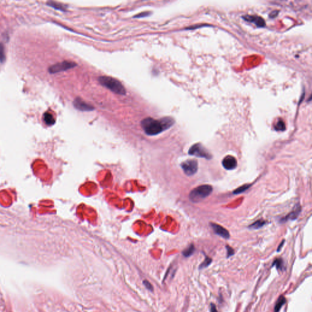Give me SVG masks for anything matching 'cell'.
Here are the masks:
<instances>
[{"mask_svg":"<svg viewBox=\"0 0 312 312\" xmlns=\"http://www.w3.org/2000/svg\"><path fill=\"white\" fill-rule=\"evenodd\" d=\"M76 66V64L73 62L70 61H64L60 63L55 64L51 66L49 69L48 72L51 74H54L57 73H59L64 71H66L68 69L72 68Z\"/></svg>","mask_w":312,"mask_h":312,"instance_id":"obj_6","label":"cell"},{"mask_svg":"<svg viewBox=\"0 0 312 312\" xmlns=\"http://www.w3.org/2000/svg\"><path fill=\"white\" fill-rule=\"evenodd\" d=\"M174 124V120L169 117H165L160 120L148 117L141 121V126L147 135H155L170 128Z\"/></svg>","mask_w":312,"mask_h":312,"instance_id":"obj_1","label":"cell"},{"mask_svg":"<svg viewBox=\"0 0 312 312\" xmlns=\"http://www.w3.org/2000/svg\"><path fill=\"white\" fill-rule=\"evenodd\" d=\"M284 243H285V240H283L282 241V242H281V243L279 245V246H278V248H277V252H279V251L281 250V249H282V246H283V245H284Z\"/></svg>","mask_w":312,"mask_h":312,"instance_id":"obj_26","label":"cell"},{"mask_svg":"<svg viewBox=\"0 0 312 312\" xmlns=\"http://www.w3.org/2000/svg\"><path fill=\"white\" fill-rule=\"evenodd\" d=\"M273 266H275L277 271H282L283 269H285L284 263H283V259L281 258H277L275 259L273 262L272 267Z\"/></svg>","mask_w":312,"mask_h":312,"instance_id":"obj_13","label":"cell"},{"mask_svg":"<svg viewBox=\"0 0 312 312\" xmlns=\"http://www.w3.org/2000/svg\"><path fill=\"white\" fill-rule=\"evenodd\" d=\"M210 312H218L216 305L213 303L210 304Z\"/></svg>","mask_w":312,"mask_h":312,"instance_id":"obj_25","label":"cell"},{"mask_svg":"<svg viewBox=\"0 0 312 312\" xmlns=\"http://www.w3.org/2000/svg\"><path fill=\"white\" fill-rule=\"evenodd\" d=\"M251 186V185H249V184H245V185H243L242 186H241V187L237 188L236 190H235L233 191V193L235 194L242 193L243 192H244L246 190H247Z\"/></svg>","mask_w":312,"mask_h":312,"instance_id":"obj_20","label":"cell"},{"mask_svg":"<svg viewBox=\"0 0 312 312\" xmlns=\"http://www.w3.org/2000/svg\"><path fill=\"white\" fill-rule=\"evenodd\" d=\"M44 120L45 123L48 126H52L55 123V119L53 115L49 112L45 113L44 115Z\"/></svg>","mask_w":312,"mask_h":312,"instance_id":"obj_15","label":"cell"},{"mask_svg":"<svg viewBox=\"0 0 312 312\" xmlns=\"http://www.w3.org/2000/svg\"><path fill=\"white\" fill-rule=\"evenodd\" d=\"M181 168L184 173L189 176L194 175L197 171L198 163L195 159H189L181 163Z\"/></svg>","mask_w":312,"mask_h":312,"instance_id":"obj_5","label":"cell"},{"mask_svg":"<svg viewBox=\"0 0 312 312\" xmlns=\"http://www.w3.org/2000/svg\"><path fill=\"white\" fill-rule=\"evenodd\" d=\"M6 59L4 47L2 44H0V62L3 63Z\"/></svg>","mask_w":312,"mask_h":312,"instance_id":"obj_21","label":"cell"},{"mask_svg":"<svg viewBox=\"0 0 312 312\" xmlns=\"http://www.w3.org/2000/svg\"><path fill=\"white\" fill-rule=\"evenodd\" d=\"M242 17L245 21L254 23L258 27H264L266 24L264 19H263L262 17L257 16L247 15V16H243Z\"/></svg>","mask_w":312,"mask_h":312,"instance_id":"obj_10","label":"cell"},{"mask_svg":"<svg viewBox=\"0 0 312 312\" xmlns=\"http://www.w3.org/2000/svg\"><path fill=\"white\" fill-rule=\"evenodd\" d=\"M211 262H212V259L210 257H208V256H206V258H205L204 260L202 262V263L200 265L199 269H203L207 268L211 263Z\"/></svg>","mask_w":312,"mask_h":312,"instance_id":"obj_19","label":"cell"},{"mask_svg":"<svg viewBox=\"0 0 312 312\" xmlns=\"http://www.w3.org/2000/svg\"><path fill=\"white\" fill-rule=\"evenodd\" d=\"M73 105L76 109L81 111H92L94 110V107L92 106L84 101L80 98L75 99Z\"/></svg>","mask_w":312,"mask_h":312,"instance_id":"obj_8","label":"cell"},{"mask_svg":"<svg viewBox=\"0 0 312 312\" xmlns=\"http://www.w3.org/2000/svg\"><path fill=\"white\" fill-rule=\"evenodd\" d=\"M274 129L277 131H284L286 129V126L284 121L279 119L274 126Z\"/></svg>","mask_w":312,"mask_h":312,"instance_id":"obj_18","label":"cell"},{"mask_svg":"<svg viewBox=\"0 0 312 312\" xmlns=\"http://www.w3.org/2000/svg\"><path fill=\"white\" fill-rule=\"evenodd\" d=\"M266 224V221L263 220H259L251 224L248 228L251 229H259Z\"/></svg>","mask_w":312,"mask_h":312,"instance_id":"obj_16","label":"cell"},{"mask_svg":"<svg viewBox=\"0 0 312 312\" xmlns=\"http://www.w3.org/2000/svg\"><path fill=\"white\" fill-rule=\"evenodd\" d=\"M195 251V248L193 244L189 245L186 249L182 251V255L185 257H189L194 254Z\"/></svg>","mask_w":312,"mask_h":312,"instance_id":"obj_14","label":"cell"},{"mask_svg":"<svg viewBox=\"0 0 312 312\" xmlns=\"http://www.w3.org/2000/svg\"><path fill=\"white\" fill-rule=\"evenodd\" d=\"M213 191L210 185H202L191 191L189 194L190 200L193 203H197L208 196Z\"/></svg>","mask_w":312,"mask_h":312,"instance_id":"obj_3","label":"cell"},{"mask_svg":"<svg viewBox=\"0 0 312 312\" xmlns=\"http://www.w3.org/2000/svg\"><path fill=\"white\" fill-rule=\"evenodd\" d=\"M143 284L145 285V286L146 287V288L147 289H148L149 290H151V291H152L153 290V287L152 286V285L151 284V283L147 281V280H144L143 281Z\"/></svg>","mask_w":312,"mask_h":312,"instance_id":"obj_24","label":"cell"},{"mask_svg":"<svg viewBox=\"0 0 312 312\" xmlns=\"http://www.w3.org/2000/svg\"><path fill=\"white\" fill-rule=\"evenodd\" d=\"M301 211V207L297 204L294 208V210L291 211L290 214L287 215L284 218H282L280 220L281 223H285L288 220H295L298 217Z\"/></svg>","mask_w":312,"mask_h":312,"instance_id":"obj_11","label":"cell"},{"mask_svg":"<svg viewBox=\"0 0 312 312\" xmlns=\"http://www.w3.org/2000/svg\"><path fill=\"white\" fill-rule=\"evenodd\" d=\"M222 165L225 169L232 170L237 168V161L233 156L228 155L223 159L222 161Z\"/></svg>","mask_w":312,"mask_h":312,"instance_id":"obj_9","label":"cell"},{"mask_svg":"<svg viewBox=\"0 0 312 312\" xmlns=\"http://www.w3.org/2000/svg\"><path fill=\"white\" fill-rule=\"evenodd\" d=\"M210 224L211 228H212L213 230H214V232L217 235H219L220 237H221L224 239H229L230 238V234H229L228 231L225 229V228H224L223 226H221L219 224L214 223H211Z\"/></svg>","mask_w":312,"mask_h":312,"instance_id":"obj_7","label":"cell"},{"mask_svg":"<svg viewBox=\"0 0 312 312\" xmlns=\"http://www.w3.org/2000/svg\"><path fill=\"white\" fill-rule=\"evenodd\" d=\"M189 154L207 160H210L212 158L211 154L201 143H196L191 146L189 150Z\"/></svg>","mask_w":312,"mask_h":312,"instance_id":"obj_4","label":"cell"},{"mask_svg":"<svg viewBox=\"0 0 312 312\" xmlns=\"http://www.w3.org/2000/svg\"><path fill=\"white\" fill-rule=\"evenodd\" d=\"M47 4H48V6H51L57 10H62V11L66 10V7L61 3L53 2V1H49L47 3Z\"/></svg>","mask_w":312,"mask_h":312,"instance_id":"obj_17","label":"cell"},{"mask_svg":"<svg viewBox=\"0 0 312 312\" xmlns=\"http://www.w3.org/2000/svg\"><path fill=\"white\" fill-rule=\"evenodd\" d=\"M149 14H151L150 12H141V13L137 14V16H135L134 17V18H143V17H148V16H150Z\"/></svg>","mask_w":312,"mask_h":312,"instance_id":"obj_23","label":"cell"},{"mask_svg":"<svg viewBox=\"0 0 312 312\" xmlns=\"http://www.w3.org/2000/svg\"><path fill=\"white\" fill-rule=\"evenodd\" d=\"M274 12H275V11H273V12H271V13L270 14V17H271V18H274L275 17H276V16H277V14H278V11H277L276 13H274Z\"/></svg>","mask_w":312,"mask_h":312,"instance_id":"obj_27","label":"cell"},{"mask_svg":"<svg viewBox=\"0 0 312 312\" xmlns=\"http://www.w3.org/2000/svg\"><path fill=\"white\" fill-rule=\"evenodd\" d=\"M286 301H287V300L285 299V297L283 296H280L279 297V299L275 305L274 312H279V311L282 308V306L286 303Z\"/></svg>","mask_w":312,"mask_h":312,"instance_id":"obj_12","label":"cell"},{"mask_svg":"<svg viewBox=\"0 0 312 312\" xmlns=\"http://www.w3.org/2000/svg\"><path fill=\"white\" fill-rule=\"evenodd\" d=\"M98 81L103 86L109 89L113 93L121 95H124L126 93L123 85L115 78L103 76L98 78Z\"/></svg>","mask_w":312,"mask_h":312,"instance_id":"obj_2","label":"cell"},{"mask_svg":"<svg viewBox=\"0 0 312 312\" xmlns=\"http://www.w3.org/2000/svg\"><path fill=\"white\" fill-rule=\"evenodd\" d=\"M226 250H227V258H229L230 257L234 255V250L229 246L227 245L225 246Z\"/></svg>","mask_w":312,"mask_h":312,"instance_id":"obj_22","label":"cell"}]
</instances>
